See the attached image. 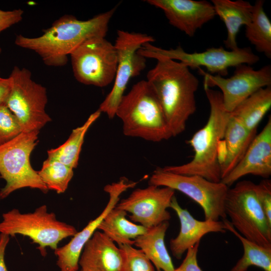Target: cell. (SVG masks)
I'll list each match as a JSON object with an SVG mask.
<instances>
[{
  "instance_id": "cell-1",
  "label": "cell",
  "mask_w": 271,
  "mask_h": 271,
  "mask_svg": "<svg viewBox=\"0 0 271 271\" xmlns=\"http://www.w3.org/2000/svg\"><path fill=\"white\" fill-rule=\"evenodd\" d=\"M116 10V7L85 21L65 15L43 30L41 36L32 38L19 34L15 43L35 52L48 66H64L68 62V56L84 42L95 38H105Z\"/></svg>"
},
{
  "instance_id": "cell-2",
  "label": "cell",
  "mask_w": 271,
  "mask_h": 271,
  "mask_svg": "<svg viewBox=\"0 0 271 271\" xmlns=\"http://www.w3.org/2000/svg\"><path fill=\"white\" fill-rule=\"evenodd\" d=\"M155 66L147 73L164 112L172 137L182 133L196 110L195 93L199 81L189 68L180 62L156 57Z\"/></svg>"
},
{
  "instance_id": "cell-3",
  "label": "cell",
  "mask_w": 271,
  "mask_h": 271,
  "mask_svg": "<svg viewBox=\"0 0 271 271\" xmlns=\"http://www.w3.org/2000/svg\"><path fill=\"white\" fill-rule=\"evenodd\" d=\"M204 89L210 105V114L205 125L188 141L194 152L192 160L181 165L161 169L180 175L198 176L218 183L221 180L219 147L231 115L224 108L221 92L208 87Z\"/></svg>"
},
{
  "instance_id": "cell-4",
  "label": "cell",
  "mask_w": 271,
  "mask_h": 271,
  "mask_svg": "<svg viewBox=\"0 0 271 271\" xmlns=\"http://www.w3.org/2000/svg\"><path fill=\"white\" fill-rule=\"evenodd\" d=\"M115 115L127 137L160 142L172 138L158 98L147 80L134 84L122 96Z\"/></svg>"
},
{
  "instance_id": "cell-5",
  "label": "cell",
  "mask_w": 271,
  "mask_h": 271,
  "mask_svg": "<svg viewBox=\"0 0 271 271\" xmlns=\"http://www.w3.org/2000/svg\"><path fill=\"white\" fill-rule=\"evenodd\" d=\"M224 210L240 234L259 245L271 247V223L258 200L255 184L243 180L228 188Z\"/></svg>"
},
{
  "instance_id": "cell-6",
  "label": "cell",
  "mask_w": 271,
  "mask_h": 271,
  "mask_svg": "<svg viewBox=\"0 0 271 271\" xmlns=\"http://www.w3.org/2000/svg\"><path fill=\"white\" fill-rule=\"evenodd\" d=\"M0 222V233L9 236L21 234L30 238L39 245L41 254H46V247L55 250L63 239L73 236L77 232L72 225L57 219L53 212H49L46 205L33 212L22 213L14 208L4 213Z\"/></svg>"
},
{
  "instance_id": "cell-7",
  "label": "cell",
  "mask_w": 271,
  "mask_h": 271,
  "mask_svg": "<svg viewBox=\"0 0 271 271\" xmlns=\"http://www.w3.org/2000/svg\"><path fill=\"white\" fill-rule=\"evenodd\" d=\"M39 133L38 130L21 132L0 145V175L6 183L0 191L1 199L26 187L44 193L49 190L30 163V155L37 144Z\"/></svg>"
},
{
  "instance_id": "cell-8",
  "label": "cell",
  "mask_w": 271,
  "mask_h": 271,
  "mask_svg": "<svg viewBox=\"0 0 271 271\" xmlns=\"http://www.w3.org/2000/svg\"><path fill=\"white\" fill-rule=\"evenodd\" d=\"M9 77L11 90L6 105L16 118L22 132L39 131L51 120L46 113V88L32 79L27 68L14 66Z\"/></svg>"
},
{
  "instance_id": "cell-9",
  "label": "cell",
  "mask_w": 271,
  "mask_h": 271,
  "mask_svg": "<svg viewBox=\"0 0 271 271\" xmlns=\"http://www.w3.org/2000/svg\"><path fill=\"white\" fill-rule=\"evenodd\" d=\"M138 53L146 58L162 57L178 60L189 68L205 67L211 73L224 76L230 67L241 64L252 65L258 62L259 57L249 47L235 50H227L220 46L211 47L201 52L188 53L178 46L175 49H164L155 46L151 43L144 44Z\"/></svg>"
},
{
  "instance_id": "cell-10",
  "label": "cell",
  "mask_w": 271,
  "mask_h": 271,
  "mask_svg": "<svg viewBox=\"0 0 271 271\" xmlns=\"http://www.w3.org/2000/svg\"><path fill=\"white\" fill-rule=\"evenodd\" d=\"M149 185L167 187L184 194L202 208L205 220L226 219L224 202L229 187L221 182L210 181L198 176H187L163 170H155Z\"/></svg>"
},
{
  "instance_id": "cell-11",
  "label": "cell",
  "mask_w": 271,
  "mask_h": 271,
  "mask_svg": "<svg viewBox=\"0 0 271 271\" xmlns=\"http://www.w3.org/2000/svg\"><path fill=\"white\" fill-rule=\"evenodd\" d=\"M151 36L118 30L114 46L117 54V66L113 87L100 104L99 110L109 118L115 116L118 104L130 79L139 75L146 66V58L138 53L145 43H152Z\"/></svg>"
},
{
  "instance_id": "cell-12",
  "label": "cell",
  "mask_w": 271,
  "mask_h": 271,
  "mask_svg": "<svg viewBox=\"0 0 271 271\" xmlns=\"http://www.w3.org/2000/svg\"><path fill=\"white\" fill-rule=\"evenodd\" d=\"M70 56L74 76L80 83L103 87L114 80L117 52L114 45L105 38L87 41Z\"/></svg>"
},
{
  "instance_id": "cell-13",
  "label": "cell",
  "mask_w": 271,
  "mask_h": 271,
  "mask_svg": "<svg viewBox=\"0 0 271 271\" xmlns=\"http://www.w3.org/2000/svg\"><path fill=\"white\" fill-rule=\"evenodd\" d=\"M204 77V88L218 87L221 91L225 109L229 112L259 89L271 86V66L265 65L255 70L250 65L235 67L232 76L224 78L211 74L200 69Z\"/></svg>"
},
{
  "instance_id": "cell-14",
  "label": "cell",
  "mask_w": 271,
  "mask_h": 271,
  "mask_svg": "<svg viewBox=\"0 0 271 271\" xmlns=\"http://www.w3.org/2000/svg\"><path fill=\"white\" fill-rule=\"evenodd\" d=\"M175 191L169 187L149 185L134 190L128 197L119 201L116 207L129 213L131 221L149 229L171 219L167 209Z\"/></svg>"
},
{
  "instance_id": "cell-15",
  "label": "cell",
  "mask_w": 271,
  "mask_h": 271,
  "mask_svg": "<svg viewBox=\"0 0 271 271\" xmlns=\"http://www.w3.org/2000/svg\"><path fill=\"white\" fill-rule=\"evenodd\" d=\"M137 182H129L124 177L117 182L107 184L104 190L109 195V201L102 212L94 219L91 220L80 231L77 232L71 240L64 246L54 250L57 256V264L60 271H78L79 260L87 242L108 213L114 208L119 201V196L129 188L134 187Z\"/></svg>"
},
{
  "instance_id": "cell-16",
  "label": "cell",
  "mask_w": 271,
  "mask_h": 271,
  "mask_svg": "<svg viewBox=\"0 0 271 271\" xmlns=\"http://www.w3.org/2000/svg\"><path fill=\"white\" fill-rule=\"evenodd\" d=\"M161 9L173 27L193 37L197 30L216 16L212 4L207 1L147 0Z\"/></svg>"
},
{
  "instance_id": "cell-17",
  "label": "cell",
  "mask_w": 271,
  "mask_h": 271,
  "mask_svg": "<svg viewBox=\"0 0 271 271\" xmlns=\"http://www.w3.org/2000/svg\"><path fill=\"white\" fill-rule=\"evenodd\" d=\"M250 174L267 179L271 175V118L256 135L245 155L221 182L231 186L240 178Z\"/></svg>"
},
{
  "instance_id": "cell-18",
  "label": "cell",
  "mask_w": 271,
  "mask_h": 271,
  "mask_svg": "<svg viewBox=\"0 0 271 271\" xmlns=\"http://www.w3.org/2000/svg\"><path fill=\"white\" fill-rule=\"evenodd\" d=\"M170 208L176 213L180 224L178 235L170 241V250L178 259L190 247L200 242L205 234L210 232L224 233L227 230L223 221H200L195 219L187 209L180 206L175 196L172 198Z\"/></svg>"
},
{
  "instance_id": "cell-19",
  "label": "cell",
  "mask_w": 271,
  "mask_h": 271,
  "mask_svg": "<svg viewBox=\"0 0 271 271\" xmlns=\"http://www.w3.org/2000/svg\"><path fill=\"white\" fill-rule=\"evenodd\" d=\"M121 264L119 248L97 230L85 244L79 260L82 271H120Z\"/></svg>"
},
{
  "instance_id": "cell-20",
  "label": "cell",
  "mask_w": 271,
  "mask_h": 271,
  "mask_svg": "<svg viewBox=\"0 0 271 271\" xmlns=\"http://www.w3.org/2000/svg\"><path fill=\"white\" fill-rule=\"evenodd\" d=\"M211 3L216 15L223 22L227 29L225 47L229 50L238 49L237 35L242 26H246L250 23L253 5L243 0H212Z\"/></svg>"
},
{
  "instance_id": "cell-21",
  "label": "cell",
  "mask_w": 271,
  "mask_h": 271,
  "mask_svg": "<svg viewBox=\"0 0 271 271\" xmlns=\"http://www.w3.org/2000/svg\"><path fill=\"white\" fill-rule=\"evenodd\" d=\"M256 135V131H249L238 120L230 116L223 139L225 153L220 163L221 179L241 161Z\"/></svg>"
},
{
  "instance_id": "cell-22",
  "label": "cell",
  "mask_w": 271,
  "mask_h": 271,
  "mask_svg": "<svg viewBox=\"0 0 271 271\" xmlns=\"http://www.w3.org/2000/svg\"><path fill=\"white\" fill-rule=\"evenodd\" d=\"M169 226L168 221L162 222L133 240V245L143 251L158 271H172L175 268L165 242Z\"/></svg>"
},
{
  "instance_id": "cell-23",
  "label": "cell",
  "mask_w": 271,
  "mask_h": 271,
  "mask_svg": "<svg viewBox=\"0 0 271 271\" xmlns=\"http://www.w3.org/2000/svg\"><path fill=\"white\" fill-rule=\"evenodd\" d=\"M127 212L117 208L112 209L99 225L98 229L118 245H133V240L145 233L147 228L128 220Z\"/></svg>"
},
{
  "instance_id": "cell-24",
  "label": "cell",
  "mask_w": 271,
  "mask_h": 271,
  "mask_svg": "<svg viewBox=\"0 0 271 271\" xmlns=\"http://www.w3.org/2000/svg\"><path fill=\"white\" fill-rule=\"evenodd\" d=\"M271 107V86L253 93L230 112L250 131H256L260 121Z\"/></svg>"
},
{
  "instance_id": "cell-25",
  "label": "cell",
  "mask_w": 271,
  "mask_h": 271,
  "mask_svg": "<svg viewBox=\"0 0 271 271\" xmlns=\"http://www.w3.org/2000/svg\"><path fill=\"white\" fill-rule=\"evenodd\" d=\"M99 109L90 115L84 123L74 129L67 140L60 146L48 150V158L58 160L74 169L78 164L79 155L88 129L100 116Z\"/></svg>"
},
{
  "instance_id": "cell-26",
  "label": "cell",
  "mask_w": 271,
  "mask_h": 271,
  "mask_svg": "<svg viewBox=\"0 0 271 271\" xmlns=\"http://www.w3.org/2000/svg\"><path fill=\"white\" fill-rule=\"evenodd\" d=\"M264 1L253 5L251 20L245 26L246 38L257 51L271 58V22L263 9Z\"/></svg>"
},
{
  "instance_id": "cell-27",
  "label": "cell",
  "mask_w": 271,
  "mask_h": 271,
  "mask_svg": "<svg viewBox=\"0 0 271 271\" xmlns=\"http://www.w3.org/2000/svg\"><path fill=\"white\" fill-rule=\"evenodd\" d=\"M223 222L226 230L230 231L241 242L243 254L230 271H246L250 266L271 271V247H264L251 241L240 234L226 219Z\"/></svg>"
},
{
  "instance_id": "cell-28",
  "label": "cell",
  "mask_w": 271,
  "mask_h": 271,
  "mask_svg": "<svg viewBox=\"0 0 271 271\" xmlns=\"http://www.w3.org/2000/svg\"><path fill=\"white\" fill-rule=\"evenodd\" d=\"M38 173L48 189L60 194L65 192L71 180L73 169L55 159L47 158Z\"/></svg>"
},
{
  "instance_id": "cell-29",
  "label": "cell",
  "mask_w": 271,
  "mask_h": 271,
  "mask_svg": "<svg viewBox=\"0 0 271 271\" xmlns=\"http://www.w3.org/2000/svg\"><path fill=\"white\" fill-rule=\"evenodd\" d=\"M121 256L120 271H156L154 266L143 251L130 244L118 245Z\"/></svg>"
},
{
  "instance_id": "cell-30",
  "label": "cell",
  "mask_w": 271,
  "mask_h": 271,
  "mask_svg": "<svg viewBox=\"0 0 271 271\" xmlns=\"http://www.w3.org/2000/svg\"><path fill=\"white\" fill-rule=\"evenodd\" d=\"M21 132L18 122L13 113L6 105L0 106V145Z\"/></svg>"
},
{
  "instance_id": "cell-31",
  "label": "cell",
  "mask_w": 271,
  "mask_h": 271,
  "mask_svg": "<svg viewBox=\"0 0 271 271\" xmlns=\"http://www.w3.org/2000/svg\"><path fill=\"white\" fill-rule=\"evenodd\" d=\"M256 192L268 220L271 223V181L265 179L256 184Z\"/></svg>"
},
{
  "instance_id": "cell-32",
  "label": "cell",
  "mask_w": 271,
  "mask_h": 271,
  "mask_svg": "<svg viewBox=\"0 0 271 271\" xmlns=\"http://www.w3.org/2000/svg\"><path fill=\"white\" fill-rule=\"evenodd\" d=\"M200 242H197L187 250L186 256L182 263L172 271H203L199 266L197 260Z\"/></svg>"
},
{
  "instance_id": "cell-33",
  "label": "cell",
  "mask_w": 271,
  "mask_h": 271,
  "mask_svg": "<svg viewBox=\"0 0 271 271\" xmlns=\"http://www.w3.org/2000/svg\"><path fill=\"white\" fill-rule=\"evenodd\" d=\"M24 11L22 9L4 11L0 9V33L23 19Z\"/></svg>"
},
{
  "instance_id": "cell-34",
  "label": "cell",
  "mask_w": 271,
  "mask_h": 271,
  "mask_svg": "<svg viewBox=\"0 0 271 271\" xmlns=\"http://www.w3.org/2000/svg\"><path fill=\"white\" fill-rule=\"evenodd\" d=\"M11 88V80L9 77L0 79V106L6 105Z\"/></svg>"
},
{
  "instance_id": "cell-35",
  "label": "cell",
  "mask_w": 271,
  "mask_h": 271,
  "mask_svg": "<svg viewBox=\"0 0 271 271\" xmlns=\"http://www.w3.org/2000/svg\"><path fill=\"white\" fill-rule=\"evenodd\" d=\"M10 237L7 234L0 233V271H8L5 261V255Z\"/></svg>"
},
{
  "instance_id": "cell-36",
  "label": "cell",
  "mask_w": 271,
  "mask_h": 271,
  "mask_svg": "<svg viewBox=\"0 0 271 271\" xmlns=\"http://www.w3.org/2000/svg\"><path fill=\"white\" fill-rule=\"evenodd\" d=\"M1 52H2V49H1V48L0 47V53H1Z\"/></svg>"
},
{
  "instance_id": "cell-37",
  "label": "cell",
  "mask_w": 271,
  "mask_h": 271,
  "mask_svg": "<svg viewBox=\"0 0 271 271\" xmlns=\"http://www.w3.org/2000/svg\"><path fill=\"white\" fill-rule=\"evenodd\" d=\"M78 271H82V270H78Z\"/></svg>"
},
{
  "instance_id": "cell-38",
  "label": "cell",
  "mask_w": 271,
  "mask_h": 271,
  "mask_svg": "<svg viewBox=\"0 0 271 271\" xmlns=\"http://www.w3.org/2000/svg\"><path fill=\"white\" fill-rule=\"evenodd\" d=\"M2 77H0V79Z\"/></svg>"
}]
</instances>
